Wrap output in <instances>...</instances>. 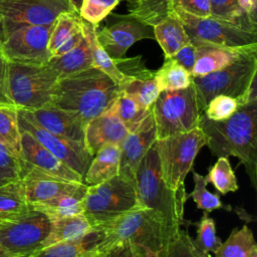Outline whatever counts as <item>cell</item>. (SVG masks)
Here are the masks:
<instances>
[{
  "mask_svg": "<svg viewBox=\"0 0 257 257\" xmlns=\"http://www.w3.org/2000/svg\"><path fill=\"white\" fill-rule=\"evenodd\" d=\"M149 32L148 25L135 19L121 18L120 21L100 31L96 30V37L109 57L121 59L133 44L144 38L153 37Z\"/></svg>",
  "mask_w": 257,
  "mask_h": 257,
  "instance_id": "17",
  "label": "cell"
},
{
  "mask_svg": "<svg viewBox=\"0 0 257 257\" xmlns=\"http://www.w3.org/2000/svg\"><path fill=\"white\" fill-rule=\"evenodd\" d=\"M159 257H208L203 254L194 240L189 235L187 228L180 229L170 237L163 249L159 252Z\"/></svg>",
  "mask_w": 257,
  "mask_h": 257,
  "instance_id": "37",
  "label": "cell"
},
{
  "mask_svg": "<svg viewBox=\"0 0 257 257\" xmlns=\"http://www.w3.org/2000/svg\"><path fill=\"white\" fill-rule=\"evenodd\" d=\"M91 50L93 66L104 72L108 77H110L119 86V88L130 80L131 76L126 75L118 68L114 59L109 57V55L99 44L96 37V29L91 36Z\"/></svg>",
  "mask_w": 257,
  "mask_h": 257,
  "instance_id": "38",
  "label": "cell"
},
{
  "mask_svg": "<svg viewBox=\"0 0 257 257\" xmlns=\"http://www.w3.org/2000/svg\"><path fill=\"white\" fill-rule=\"evenodd\" d=\"M206 142V135L199 126L156 141L162 178L170 189L186 192L185 178Z\"/></svg>",
  "mask_w": 257,
  "mask_h": 257,
  "instance_id": "6",
  "label": "cell"
},
{
  "mask_svg": "<svg viewBox=\"0 0 257 257\" xmlns=\"http://www.w3.org/2000/svg\"><path fill=\"white\" fill-rule=\"evenodd\" d=\"M1 1H4V0H0V2H1Z\"/></svg>",
  "mask_w": 257,
  "mask_h": 257,
  "instance_id": "57",
  "label": "cell"
},
{
  "mask_svg": "<svg viewBox=\"0 0 257 257\" xmlns=\"http://www.w3.org/2000/svg\"><path fill=\"white\" fill-rule=\"evenodd\" d=\"M50 220V232L43 243V247L58 242L79 239L83 237L91 228L90 223L83 214Z\"/></svg>",
  "mask_w": 257,
  "mask_h": 257,
  "instance_id": "27",
  "label": "cell"
},
{
  "mask_svg": "<svg viewBox=\"0 0 257 257\" xmlns=\"http://www.w3.org/2000/svg\"><path fill=\"white\" fill-rule=\"evenodd\" d=\"M195 225L197 226V236L194 243L203 254L210 257L209 253H215L222 244L221 239L216 234L215 221L207 212H204Z\"/></svg>",
  "mask_w": 257,
  "mask_h": 257,
  "instance_id": "40",
  "label": "cell"
},
{
  "mask_svg": "<svg viewBox=\"0 0 257 257\" xmlns=\"http://www.w3.org/2000/svg\"><path fill=\"white\" fill-rule=\"evenodd\" d=\"M80 257H103V254L97 253L95 251H86Z\"/></svg>",
  "mask_w": 257,
  "mask_h": 257,
  "instance_id": "52",
  "label": "cell"
},
{
  "mask_svg": "<svg viewBox=\"0 0 257 257\" xmlns=\"http://www.w3.org/2000/svg\"><path fill=\"white\" fill-rule=\"evenodd\" d=\"M239 107L236 98L228 95H216L207 104L203 114L211 120H224L229 118Z\"/></svg>",
  "mask_w": 257,
  "mask_h": 257,
  "instance_id": "43",
  "label": "cell"
},
{
  "mask_svg": "<svg viewBox=\"0 0 257 257\" xmlns=\"http://www.w3.org/2000/svg\"><path fill=\"white\" fill-rule=\"evenodd\" d=\"M128 130L116 115L112 106L91 119L84 127V145L93 157L105 145L119 146Z\"/></svg>",
  "mask_w": 257,
  "mask_h": 257,
  "instance_id": "20",
  "label": "cell"
},
{
  "mask_svg": "<svg viewBox=\"0 0 257 257\" xmlns=\"http://www.w3.org/2000/svg\"><path fill=\"white\" fill-rule=\"evenodd\" d=\"M172 0H137L126 15L121 18H131L148 26H154L171 11Z\"/></svg>",
  "mask_w": 257,
  "mask_h": 257,
  "instance_id": "31",
  "label": "cell"
},
{
  "mask_svg": "<svg viewBox=\"0 0 257 257\" xmlns=\"http://www.w3.org/2000/svg\"><path fill=\"white\" fill-rule=\"evenodd\" d=\"M96 27L97 25L84 21V37L79 44L69 52L52 57L47 62V64L56 72L58 78L94 67L91 50V36Z\"/></svg>",
  "mask_w": 257,
  "mask_h": 257,
  "instance_id": "21",
  "label": "cell"
},
{
  "mask_svg": "<svg viewBox=\"0 0 257 257\" xmlns=\"http://www.w3.org/2000/svg\"><path fill=\"white\" fill-rule=\"evenodd\" d=\"M99 240V230L91 227L83 237L43 247L31 257H80L86 251H92Z\"/></svg>",
  "mask_w": 257,
  "mask_h": 257,
  "instance_id": "25",
  "label": "cell"
},
{
  "mask_svg": "<svg viewBox=\"0 0 257 257\" xmlns=\"http://www.w3.org/2000/svg\"><path fill=\"white\" fill-rule=\"evenodd\" d=\"M257 47L243 52L236 60L215 72L192 77L197 102L203 113L208 102L216 95L237 99L239 106L257 100L256 91Z\"/></svg>",
  "mask_w": 257,
  "mask_h": 257,
  "instance_id": "4",
  "label": "cell"
},
{
  "mask_svg": "<svg viewBox=\"0 0 257 257\" xmlns=\"http://www.w3.org/2000/svg\"><path fill=\"white\" fill-rule=\"evenodd\" d=\"M160 91L178 90L192 84V75L173 58H165L164 64L155 71Z\"/></svg>",
  "mask_w": 257,
  "mask_h": 257,
  "instance_id": "30",
  "label": "cell"
},
{
  "mask_svg": "<svg viewBox=\"0 0 257 257\" xmlns=\"http://www.w3.org/2000/svg\"><path fill=\"white\" fill-rule=\"evenodd\" d=\"M3 184H4V183H1V182H0V186H1V185H3Z\"/></svg>",
  "mask_w": 257,
  "mask_h": 257,
  "instance_id": "56",
  "label": "cell"
},
{
  "mask_svg": "<svg viewBox=\"0 0 257 257\" xmlns=\"http://www.w3.org/2000/svg\"><path fill=\"white\" fill-rule=\"evenodd\" d=\"M87 185L82 183L74 192L59 196L31 208L47 215L50 219L62 218L82 214V200L85 196Z\"/></svg>",
  "mask_w": 257,
  "mask_h": 257,
  "instance_id": "26",
  "label": "cell"
},
{
  "mask_svg": "<svg viewBox=\"0 0 257 257\" xmlns=\"http://www.w3.org/2000/svg\"><path fill=\"white\" fill-rule=\"evenodd\" d=\"M119 2L120 0H83L78 14L84 21L97 25Z\"/></svg>",
  "mask_w": 257,
  "mask_h": 257,
  "instance_id": "41",
  "label": "cell"
},
{
  "mask_svg": "<svg viewBox=\"0 0 257 257\" xmlns=\"http://www.w3.org/2000/svg\"><path fill=\"white\" fill-rule=\"evenodd\" d=\"M152 113L157 140L198 127L202 114L192 84L183 89L161 91L152 106Z\"/></svg>",
  "mask_w": 257,
  "mask_h": 257,
  "instance_id": "9",
  "label": "cell"
},
{
  "mask_svg": "<svg viewBox=\"0 0 257 257\" xmlns=\"http://www.w3.org/2000/svg\"><path fill=\"white\" fill-rule=\"evenodd\" d=\"M0 104H13L8 90V61L0 50Z\"/></svg>",
  "mask_w": 257,
  "mask_h": 257,
  "instance_id": "46",
  "label": "cell"
},
{
  "mask_svg": "<svg viewBox=\"0 0 257 257\" xmlns=\"http://www.w3.org/2000/svg\"><path fill=\"white\" fill-rule=\"evenodd\" d=\"M18 113L51 134L84 143L85 125L65 110L46 105L33 109L18 108Z\"/></svg>",
  "mask_w": 257,
  "mask_h": 257,
  "instance_id": "18",
  "label": "cell"
},
{
  "mask_svg": "<svg viewBox=\"0 0 257 257\" xmlns=\"http://www.w3.org/2000/svg\"><path fill=\"white\" fill-rule=\"evenodd\" d=\"M50 228V218L31 209L18 218L0 220V244L16 257H31L43 248Z\"/></svg>",
  "mask_w": 257,
  "mask_h": 257,
  "instance_id": "11",
  "label": "cell"
},
{
  "mask_svg": "<svg viewBox=\"0 0 257 257\" xmlns=\"http://www.w3.org/2000/svg\"><path fill=\"white\" fill-rule=\"evenodd\" d=\"M0 142L19 158L21 132L18 123V108L15 105L0 104Z\"/></svg>",
  "mask_w": 257,
  "mask_h": 257,
  "instance_id": "29",
  "label": "cell"
},
{
  "mask_svg": "<svg viewBox=\"0 0 257 257\" xmlns=\"http://www.w3.org/2000/svg\"><path fill=\"white\" fill-rule=\"evenodd\" d=\"M57 79L56 72L47 63L8 62V90L17 108L33 109L49 105Z\"/></svg>",
  "mask_w": 257,
  "mask_h": 257,
  "instance_id": "8",
  "label": "cell"
},
{
  "mask_svg": "<svg viewBox=\"0 0 257 257\" xmlns=\"http://www.w3.org/2000/svg\"><path fill=\"white\" fill-rule=\"evenodd\" d=\"M119 159V146L105 145L101 147L92 157L83 177V183L92 186L118 175Z\"/></svg>",
  "mask_w": 257,
  "mask_h": 257,
  "instance_id": "23",
  "label": "cell"
},
{
  "mask_svg": "<svg viewBox=\"0 0 257 257\" xmlns=\"http://www.w3.org/2000/svg\"><path fill=\"white\" fill-rule=\"evenodd\" d=\"M248 257H257V246L252 249V251L250 252Z\"/></svg>",
  "mask_w": 257,
  "mask_h": 257,
  "instance_id": "54",
  "label": "cell"
},
{
  "mask_svg": "<svg viewBox=\"0 0 257 257\" xmlns=\"http://www.w3.org/2000/svg\"><path fill=\"white\" fill-rule=\"evenodd\" d=\"M0 257H16L15 255L11 254L7 249H5L1 244H0Z\"/></svg>",
  "mask_w": 257,
  "mask_h": 257,
  "instance_id": "53",
  "label": "cell"
},
{
  "mask_svg": "<svg viewBox=\"0 0 257 257\" xmlns=\"http://www.w3.org/2000/svg\"><path fill=\"white\" fill-rule=\"evenodd\" d=\"M120 1H126L128 4H131V6L132 5H134L135 4V2L137 1V0H120Z\"/></svg>",
  "mask_w": 257,
  "mask_h": 257,
  "instance_id": "55",
  "label": "cell"
},
{
  "mask_svg": "<svg viewBox=\"0 0 257 257\" xmlns=\"http://www.w3.org/2000/svg\"><path fill=\"white\" fill-rule=\"evenodd\" d=\"M256 124L257 100L239 106L227 119L211 120L202 113L199 121L211 153L218 158L236 157L244 166L254 189L257 183Z\"/></svg>",
  "mask_w": 257,
  "mask_h": 257,
  "instance_id": "1",
  "label": "cell"
},
{
  "mask_svg": "<svg viewBox=\"0 0 257 257\" xmlns=\"http://www.w3.org/2000/svg\"><path fill=\"white\" fill-rule=\"evenodd\" d=\"M54 22L47 25H21L0 39L6 60L20 64H46L51 59L48 41Z\"/></svg>",
  "mask_w": 257,
  "mask_h": 257,
  "instance_id": "12",
  "label": "cell"
},
{
  "mask_svg": "<svg viewBox=\"0 0 257 257\" xmlns=\"http://www.w3.org/2000/svg\"><path fill=\"white\" fill-rule=\"evenodd\" d=\"M211 17L234 22L249 29L257 30V22L252 20L239 6L237 0H209Z\"/></svg>",
  "mask_w": 257,
  "mask_h": 257,
  "instance_id": "36",
  "label": "cell"
},
{
  "mask_svg": "<svg viewBox=\"0 0 257 257\" xmlns=\"http://www.w3.org/2000/svg\"><path fill=\"white\" fill-rule=\"evenodd\" d=\"M156 141V124L151 111L141 124L136 130L130 132L120 143L118 175L127 179L135 185L138 166Z\"/></svg>",
  "mask_w": 257,
  "mask_h": 257,
  "instance_id": "15",
  "label": "cell"
},
{
  "mask_svg": "<svg viewBox=\"0 0 257 257\" xmlns=\"http://www.w3.org/2000/svg\"><path fill=\"white\" fill-rule=\"evenodd\" d=\"M20 132L21 148L19 158L23 163L55 177L75 183H83V178L78 173L55 157L34 137L27 132Z\"/></svg>",
  "mask_w": 257,
  "mask_h": 257,
  "instance_id": "19",
  "label": "cell"
},
{
  "mask_svg": "<svg viewBox=\"0 0 257 257\" xmlns=\"http://www.w3.org/2000/svg\"><path fill=\"white\" fill-rule=\"evenodd\" d=\"M94 228L99 230L100 240L92 251L100 254L118 243L143 246L159 253L167 240L176 233L158 213L147 208L125 212Z\"/></svg>",
  "mask_w": 257,
  "mask_h": 257,
  "instance_id": "3",
  "label": "cell"
},
{
  "mask_svg": "<svg viewBox=\"0 0 257 257\" xmlns=\"http://www.w3.org/2000/svg\"><path fill=\"white\" fill-rule=\"evenodd\" d=\"M84 20L81 24V26L66 40L64 41L58 48L57 50L54 52V54L52 55V57H56V56H60L62 54H65L67 52H69L70 50H72L75 46H77L79 44V42L83 39L84 37Z\"/></svg>",
  "mask_w": 257,
  "mask_h": 257,
  "instance_id": "47",
  "label": "cell"
},
{
  "mask_svg": "<svg viewBox=\"0 0 257 257\" xmlns=\"http://www.w3.org/2000/svg\"><path fill=\"white\" fill-rule=\"evenodd\" d=\"M240 8L254 21H256V0H237Z\"/></svg>",
  "mask_w": 257,
  "mask_h": 257,
  "instance_id": "49",
  "label": "cell"
},
{
  "mask_svg": "<svg viewBox=\"0 0 257 257\" xmlns=\"http://www.w3.org/2000/svg\"><path fill=\"white\" fill-rule=\"evenodd\" d=\"M111 106L128 132L136 130L152 111V109H146L141 106L133 97L121 90Z\"/></svg>",
  "mask_w": 257,
  "mask_h": 257,
  "instance_id": "33",
  "label": "cell"
},
{
  "mask_svg": "<svg viewBox=\"0 0 257 257\" xmlns=\"http://www.w3.org/2000/svg\"><path fill=\"white\" fill-rule=\"evenodd\" d=\"M82 1H83V0H68V3H69V5H70L71 9H72L74 12L78 13Z\"/></svg>",
  "mask_w": 257,
  "mask_h": 257,
  "instance_id": "51",
  "label": "cell"
},
{
  "mask_svg": "<svg viewBox=\"0 0 257 257\" xmlns=\"http://www.w3.org/2000/svg\"><path fill=\"white\" fill-rule=\"evenodd\" d=\"M154 37L164 51L165 58H171L191 40L182 24L173 12L153 26Z\"/></svg>",
  "mask_w": 257,
  "mask_h": 257,
  "instance_id": "24",
  "label": "cell"
},
{
  "mask_svg": "<svg viewBox=\"0 0 257 257\" xmlns=\"http://www.w3.org/2000/svg\"><path fill=\"white\" fill-rule=\"evenodd\" d=\"M171 10H179L197 17H210L209 0H172Z\"/></svg>",
  "mask_w": 257,
  "mask_h": 257,
  "instance_id": "44",
  "label": "cell"
},
{
  "mask_svg": "<svg viewBox=\"0 0 257 257\" xmlns=\"http://www.w3.org/2000/svg\"><path fill=\"white\" fill-rule=\"evenodd\" d=\"M206 178L208 183H212L215 189L222 195L236 192L239 189L235 173L229 159L226 157L218 158L215 165L206 175Z\"/></svg>",
  "mask_w": 257,
  "mask_h": 257,
  "instance_id": "39",
  "label": "cell"
},
{
  "mask_svg": "<svg viewBox=\"0 0 257 257\" xmlns=\"http://www.w3.org/2000/svg\"><path fill=\"white\" fill-rule=\"evenodd\" d=\"M21 177L22 161L0 142V182H16Z\"/></svg>",
  "mask_w": 257,
  "mask_h": 257,
  "instance_id": "42",
  "label": "cell"
},
{
  "mask_svg": "<svg viewBox=\"0 0 257 257\" xmlns=\"http://www.w3.org/2000/svg\"><path fill=\"white\" fill-rule=\"evenodd\" d=\"M257 244L253 233L247 225L233 229L227 240L216 250L215 257H248Z\"/></svg>",
  "mask_w": 257,
  "mask_h": 257,
  "instance_id": "32",
  "label": "cell"
},
{
  "mask_svg": "<svg viewBox=\"0 0 257 257\" xmlns=\"http://www.w3.org/2000/svg\"><path fill=\"white\" fill-rule=\"evenodd\" d=\"M171 12L182 22L195 46L235 48L257 44V30L211 16L197 17L179 10Z\"/></svg>",
  "mask_w": 257,
  "mask_h": 257,
  "instance_id": "10",
  "label": "cell"
},
{
  "mask_svg": "<svg viewBox=\"0 0 257 257\" xmlns=\"http://www.w3.org/2000/svg\"><path fill=\"white\" fill-rule=\"evenodd\" d=\"M171 58H173L176 62H178L191 73L197 58V47L192 42H190L183 46Z\"/></svg>",
  "mask_w": 257,
  "mask_h": 257,
  "instance_id": "45",
  "label": "cell"
},
{
  "mask_svg": "<svg viewBox=\"0 0 257 257\" xmlns=\"http://www.w3.org/2000/svg\"><path fill=\"white\" fill-rule=\"evenodd\" d=\"M103 257H134L133 247L128 243H118L104 252Z\"/></svg>",
  "mask_w": 257,
  "mask_h": 257,
  "instance_id": "48",
  "label": "cell"
},
{
  "mask_svg": "<svg viewBox=\"0 0 257 257\" xmlns=\"http://www.w3.org/2000/svg\"><path fill=\"white\" fill-rule=\"evenodd\" d=\"M73 11L68 0H4L0 2V39L21 25H47Z\"/></svg>",
  "mask_w": 257,
  "mask_h": 257,
  "instance_id": "13",
  "label": "cell"
},
{
  "mask_svg": "<svg viewBox=\"0 0 257 257\" xmlns=\"http://www.w3.org/2000/svg\"><path fill=\"white\" fill-rule=\"evenodd\" d=\"M193 181L194 189L190 194H187V199H193L198 209H202L207 213H211L217 209H225L228 211L232 209L229 205L222 203L218 194L211 193L207 190L208 180L206 176H202L193 170Z\"/></svg>",
  "mask_w": 257,
  "mask_h": 257,
  "instance_id": "35",
  "label": "cell"
},
{
  "mask_svg": "<svg viewBox=\"0 0 257 257\" xmlns=\"http://www.w3.org/2000/svg\"><path fill=\"white\" fill-rule=\"evenodd\" d=\"M82 22L83 19L74 11L63 12L56 18L48 41L51 58L57 48L81 26Z\"/></svg>",
  "mask_w": 257,
  "mask_h": 257,
  "instance_id": "34",
  "label": "cell"
},
{
  "mask_svg": "<svg viewBox=\"0 0 257 257\" xmlns=\"http://www.w3.org/2000/svg\"><path fill=\"white\" fill-rule=\"evenodd\" d=\"M197 58L191 71L192 77L203 76L217 70H220L234 60L243 52L257 47V44L245 47H215V46H196Z\"/></svg>",
  "mask_w": 257,
  "mask_h": 257,
  "instance_id": "22",
  "label": "cell"
},
{
  "mask_svg": "<svg viewBox=\"0 0 257 257\" xmlns=\"http://www.w3.org/2000/svg\"><path fill=\"white\" fill-rule=\"evenodd\" d=\"M21 184L29 205L35 206L74 192L82 183H75L44 173L22 162Z\"/></svg>",
  "mask_w": 257,
  "mask_h": 257,
  "instance_id": "16",
  "label": "cell"
},
{
  "mask_svg": "<svg viewBox=\"0 0 257 257\" xmlns=\"http://www.w3.org/2000/svg\"><path fill=\"white\" fill-rule=\"evenodd\" d=\"M18 123L20 131L30 134L55 157L65 163L73 171L78 173L82 178L84 177L92 159V156L85 148L84 143L72 141L51 134L29 119L23 117L19 113Z\"/></svg>",
  "mask_w": 257,
  "mask_h": 257,
  "instance_id": "14",
  "label": "cell"
},
{
  "mask_svg": "<svg viewBox=\"0 0 257 257\" xmlns=\"http://www.w3.org/2000/svg\"><path fill=\"white\" fill-rule=\"evenodd\" d=\"M119 91L104 72L90 67L58 78L49 105L73 114L86 125L110 108Z\"/></svg>",
  "mask_w": 257,
  "mask_h": 257,
  "instance_id": "2",
  "label": "cell"
},
{
  "mask_svg": "<svg viewBox=\"0 0 257 257\" xmlns=\"http://www.w3.org/2000/svg\"><path fill=\"white\" fill-rule=\"evenodd\" d=\"M142 208L135 185L120 175L87 186L82 200V214L91 227L101 225L125 212Z\"/></svg>",
  "mask_w": 257,
  "mask_h": 257,
  "instance_id": "7",
  "label": "cell"
},
{
  "mask_svg": "<svg viewBox=\"0 0 257 257\" xmlns=\"http://www.w3.org/2000/svg\"><path fill=\"white\" fill-rule=\"evenodd\" d=\"M135 188L140 206L158 213L173 232L179 231L181 226L186 225L184 207L187 192L173 191L164 182L156 142L138 166Z\"/></svg>",
  "mask_w": 257,
  "mask_h": 257,
  "instance_id": "5",
  "label": "cell"
},
{
  "mask_svg": "<svg viewBox=\"0 0 257 257\" xmlns=\"http://www.w3.org/2000/svg\"><path fill=\"white\" fill-rule=\"evenodd\" d=\"M31 209L20 180L0 186V220L18 218Z\"/></svg>",
  "mask_w": 257,
  "mask_h": 257,
  "instance_id": "28",
  "label": "cell"
},
{
  "mask_svg": "<svg viewBox=\"0 0 257 257\" xmlns=\"http://www.w3.org/2000/svg\"><path fill=\"white\" fill-rule=\"evenodd\" d=\"M132 247L134 257H159V253L154 252L146 247L138 245H132Z\"/></svg>",
  "mask_w": 257,
  "mask_h": 257,
  "instance_id": "50",
  "label": "cell"
}]
</instances>
